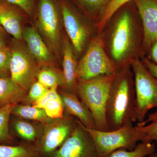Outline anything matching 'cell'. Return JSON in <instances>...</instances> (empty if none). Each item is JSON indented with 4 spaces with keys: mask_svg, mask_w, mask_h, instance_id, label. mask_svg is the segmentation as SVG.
Segmentation results:
<instances>
[{
    "mask_svg": "<svg viewBox=\"0 0 157 157\" xmlns=\"http://www.w3.org/2000/svg\"><path fill=\"white\" fill-rule=\"evenodd\" d=\"M106 120L108 131L137 121L135 89L128 70L115 74L107 98Z\"/></svg>",
    "mask_w": 157,
    "mask_h": 157,
    "instance_id": "6da1fadb",
    "label": "cell"
},
{
    "mask_svg": "<svg viewBox=\"0 0 157 157\" xmlns=\"http://www.w3.org/2000/svg\"><path fill=\"white\" fill-rule=\"evenodd\" d=\"M115 75H102L86 80H77L76 95L90 110L96 129L100 131H108L106 105Z\"/></svg>",
    "mask_w": 157,
    "mask_h": 157,
    "instance_id": "7a4b0ae2",
    "label": "cell"
},
{
    "mask_svg": "<svg viewBox=\"0 0 157 157\" xmlns=\"http://www.w3.org/2000/svg\"><path fill=\"white\" fill-rule=\"evenodd\" d=\"M82 125L92 138L98 157H107L119 149L133 150L144 138V134L138 131L135 126H134L133 123L127 124L120 128L110 131H101Z\"/></svg>",
    "mask_w": 157,
    "mask_h": 157,
    "instance_id": "3957f363",
    "label": "cell"
},
{
    "mask_svg": "<svg viewBox=\"0 0 157 157\" xmlns=\"http://www.w3.org/2000/svg\"><path fill=\"white\" fill-rule=\"evenodd\" d=\"M62 23L59 3L56 0H39L36 21L37 30L52 53L57 56L62 51Z\"/></svg>",
    "mask_w": 157,
    "mask_h": 157,
    "instance_id": "277c9868",
    "label": "cell"
},
{
    "mask_svg": "<svg viewBox=\"0 0 157 157\" xmlns=\"http://www.w3.org/2000/svg\"><path fill=\"white\" fill-rule=\"evenodd\" d=\"M132 65L135 76L137 119L142 122L150 109L157 108V78L138 59H134Z\"/></svg>",
    "mask_w": 157,
    "mask_h": 157,
    "instance_id": "5b68a950",
    "label": "cell"
},
{
    "mask_svg": "<svg viewBox=\"0 0 157 157\" xmlns=\"http://www.w3.org/2000/svg\"><path fill=\"white\" fill-rule=\"evenodd\" d=\"M21 41L13 39L9 45L11 50L10 77L27 93L36 81L41 67Z\"/></svg>",
    "mask_w": 157,
    "mask_h": 157,
    "instance_id": "8992f818",
    "label": "cell"
},
{
    "mask_svg": "<svg viewBox=\"0 0 157 157\" xmlns=\"http://www.w3.org/2000/svg\"><path fill=\"white\" fill-rule=\"evenodd\" d=\"M117 72L115 64L104 50L101 38L98 37L93 39L78 63V79L86 80L102 75H114Z\"/></svg>",
    "mask_w": 157,
    "mask_h": 157,
    "instance_id": "52a82bcc",
    "label": "cell"
},
{
    "mask_svg": "<svg viewBox=\"0 0 157 157\" xmlns=\"http://www.w3.org/2000/svg\"><path fill=\"white\" fill-rule=\"evenodd\" d=\"M67 113L43 125L42 133L34 144L41 156H50L70 137L77 124V119Z\"/></svg>",
    "mask_w": 157,
    "mask_h": 157,
    "instance_id": "ba28073f",
    "label": "cell"
},
{
    "mask_svg": "<svg viewBox=\"0 0 157 157\" xmlns=\"http://www.w3.org/2000/svg\"><path fill=\"white\" fill-rule=\"evenodd\" d=\"M136 32L131 13L123 11L116 22L110 41V52L116 61H123L135 50Z\"/></svg>",
    "mask_w": 157,
    "mask_h": 157,
    "instance_id": "9c48e42d",
    "label": "cell"
},
{
    "mask_svg": "<svg viewBox=\"0 0 157 157\" xmlns=\"http://www.w3.org/2000/svg\"><path fill=\"white\" fill-rule=\"evenodd\" d=\"M77 121L70 137L49 157H98L92 138L77 119Z\"/></svg>",
    "mask_w": 157,
    "mask_h": 157,
    "instance_id": "30bf717a",
    "label": "cell"
},
{
    "mask_svg": "<svg viewBox=\"0 0 157 157\" xmlns=\"http://www.w3.org/2000/svg\"><path fill=\"white\" fill-rule=\"evenodd\" d=\"M63 22L73 45L75 53L83 50L89 37V31L80 15L75 9L65 0L59 1Z\"/></svg>",
    "mask_w": 157,
    "mask_h": 157,
    "instance_id": "8fae6325",
    "label": "cell"
},
{
    "mask_svg": "<svg viewBox=\"0 0 157 157\" xmlns=\"http://www.w3.org/2000/svg\"><path fill=\"white\" fill-rule=\"evenodd\" d=\"M142 22L143 45L149 50L157 40V0H134Z\"/></svg>",
    "mask_w": 157,
    "mask_h": 157,
    "instance_id": "7c38bea8",
    "label": "cell"
},
{
    "mask_svg": "<svg viewBox=\"0 0 157 157\" xmlns=\"http://www.w3.org/2000/svg\"><path fill=\"white\" fill-rule=\"evenodd\" d=\"M22 37L30 53L40 67L54 66L55 60L52 52L36 29L32 26L26 28L23 31Z\"/></svg>",
    "mask_w": 157,
    "mask_h": 157,
    "instance_id": "4fadbf2b",
    "label": "cell"
},
{
    "mask_svg": "<svg viewBox=\"0 0 157 157\" xmlns=\"http://www.w3.org/2000/svg\"><path fill=\"white\" fill-rule=\"evenodd\" d=\"M59 94L67 113L76 117L86 128L96 129L91 113L76 94L66 90Z\"/></svg>",
    "mask_w": 157,
    "mask_h": 157,
    "instance_id": "5bb4252c",
    "label": "cell"
},
{
    "mask_svg": "<svg viewBox=\"0 0 157 157\" xmlns=\"http://www.w3.org/2000/svg\"><path fill=\"white\" fill-rule=\"evenodd\" d=\"M22 17L15 6L0 0V26L16 40L22 41Z\"/></svg>",
    "mask_w": 157,
    "mask_h": 157,
    "instance_id": "9a60e30c",
    "label": "cell"
},
{
    "mask_svg": "<svg viewBox=\"0 0 157 157\" xmlns=\"http://www.w3.org/2000/svg\"><path fill=\"white\" fill-rule=\"evenodd\" d=\"M63 72L66 82L65 90L76 94L77 80V66L75 52L71 42L67 37L63 39L62 44Z\"/></svg>",
    "mask_w": 157,
    "mask_h": 157,
    "instance_id": "2e32d148",
    "label": "cell"
},
{
    "mask_svg": "<svg viewBox=\"0 0 157 157\" xmlns=\"http://www.w3.org/2000/svg\"><path fill=\"white\" fill-rule=\"evenodd\" d=\"M26 94L10 76L0 78V108L23 102Z\"/></svg>",
    "mask_w": 157,
    "mask_h": 157,
    "instance_id": "e0dca14e",
    "label": "cell"
},
{
    "mask_svg": "<svg viewBox=\"0 0 157 157\" xmlns=\"http://www.w3.org/2000/svg\"><path fill=\"white\" fill-rule=\"evenodd\" d=\"M12 124L17 135L28 143L34 144L41 135L44 124H37L19 118L12 121Z\"/></svg>",
    "mask_w": 157,
    "mask_h": 157,
    "instance_id": "ac0fdd59",
    "label": "cell"
},
{
    "mask_svg": "<svg viewBox=\"0 0 157 157\" xmlns=\"http://www.w3.org/2000/svg\"><path fill=\"white\" fill-rule=\"evenodd\" d=\"M11 114L20 118L34 121L44 124L49 123L53 120L46 115L44 109L28 104H18L14 105Z\"/></svg>",
    "mask_w": 157,
    "mask_h": 157,
    "instance_id": "d6986e66",
    "label": "cell"
},
{
    "mask_svg": "<svg viewBox=\"0 0 157 157\" xmlns=\"http://www.w3.org/2000/svg\"><path fill=\"white\" fill-rule=\"evenodd\" d=\"M37 81L48 88L55 86L66 87V82L63 70L55 66L41 67L37 78Z\"/></svg>",
    "mask_w": 157,
    "mask_h": 157,
    "instance_id": "ffe728a7",
    "label": "cell"
},
{
    "mask_svg": "<svg viewBox=\"0 0 157 157\" xmlns=\"http://www.w3.org/2000/svg\"><path fill=\"white\" fill-rule=\"evenodd\" d=\"M0 157H42L33 144L17 145L0 144Z\"/></svg>",
    "mask_w": 157,
    "mask_h": 157,
    "instance_id": "44dd1931",
    "label": "cell"
},
{
    "mask_svg": "<svg viewBox=\"0 0 157 157\" xmlns=\"http://www.w3.org/2000/svg\"><path fill=\"white\" fill-rule=\"evenodd\" d=\"M156 144L154 142H140L133 150L119 149L113 152L107 157H145L156 151Z\"/></svg>",
    "mask_w": 157,
    "mask_h": 157,
    "instance_id": "7402d4cb",
    "label": "cell"
},
{
    "mask_svg": "<svg viewBox=\"0 0 157 157\" xmlns=\"http://www.w3.org/2000/svg\"><path fill=\"white\" fill-rule=\"evenodd\" d=\"M16 104H9L0 108V144L14 145L15 139L9 132V124L12 108Z\"/></svg>",
    "mask_w": 157,
    "mask_h": 157,
    "instance_id": "603a6c76",
    "label": "cell"
},
{
    "mask_svg": "<svg viewBox=\"0 0 157 157\" xmlns=\"http://www.w3.org/2000/svg\"><path fill=\"white\" fill-rule=\"evenodd\" d=\"M135 127L144 135L142 142H154L157 145V109L148 114L147 119L137 123Z\"/></svg>",
    "mask_w": 157,
    "mask_h": 157,
    "instance_id": "cb8c5ba5",
    "label": "cell"
},
{
    "mask_svg": "<svg viewBox=\"0 0 157 157\" xmlns=\"http://www.w3.org/2000/svg\"><path fill=\"white\" fill-rule=\"evenodd\" d=\"M43 109L46 115L52 119L61 118L65 115V108L61 97L47 101Z\"/></svg>",
    "mask_w": 157,
    "mask_h": 157,
    "instance_id": "d4e9b609",
    "label": "cell"
},
{
    "mask_svg": "<svg viewBox=\"0 0 157 157\" xmlns=\"http://www.w3.org/2000/svg\"><path fill=\"white\" fill-rule=\"evenodd\" d=\"M85 11L90 14L104 11L112 0H75Z\"/></svg>",
    "mask_w": 157,
    "mask_h": 157,
    "instance_id": "484cf974",
    "label": "cell"
},
{
    "mask_svg": "<svg viewBox=\"0 0 157 157\" xmlns=\"http://www.w3.org/2000/svg\"><path fill=\"white\" fill-rule=\"evenodd\" d=\"M48 89L36 80L31 86L22 103L25 104L33 105L42 98Z\"/></svg>",
    "mask_w": 157,
    "mask_h": 157,
    "instance_id": "4316f807",
    "label": "cell"
},
{
    "mask_svg": "<svg viewBox=\"0 0 157 157\" xmlns=\"http://www.w3.org/2000/svg\"><path fill=\"white\" fill-rule=\"evenodd\" d=\"M132 1V0H112L102 15L100 22V28L104 27L119 9Z\"/></svg>",
    "mask_w": 157,
    "mask_h": 157,
    "instance_id": "83f0119b",
    "label": "cell"
},
{
    "mask_svg": "<svg viewBox=\"0 0 157 157\" xmlns=\"http://www.w3.org/2000/svg\"><path fill=\"white\" fill-rule=\"evenodd\" d=\"M11 50L9 46L0 49V78L10 77Z\"/></svg>",
    "mask_w": 157,
    "mask_h": 157,
    "instance_id": "f1b7e54d",
    "label": "cell"
},
{
    "mask_svg": "<svg viewBox=\"0 0 157 157\" xmlns=\"http://www.w3.org/2000/svg\"><path fill=\"white\" fill-rule=\"evenodd\" d=\"M12 5L17 6L25 12L31 16L35 9V0H5Z\"/></svg>",
    "mask_w": 157,
    "mask_h": 157,
    "instance_id": "f546056e",
    "label": "cell"
},
{
    "mask_svg": "<svg viewBox=\"0 0 157 157\" xmlns=\"http://www.w3.org/2000/svg\"><path fill=\"white\" fill-rule=\"evenodd\" d=\"M58 87L57 86H55L49 88L45 94L33 105L38 108L43 109L47 101L53 98H60V96L57 90Z\"/></svg>",
    "mask_w": 157,
    "mask_h": 157,
    "instance_id": "4dcf8cb0",
    "label": "cell"
},
{
    "mask_svg": "<svg viewBox=\"0 0 157 157\" xmlns=\"http://www.w3.org/2000/svg\"><path fill=\"white\" fill-rule=\"evenodd\" d=\"M148 51L150 60L157 65V40L152 44Z\"/></svg>",
    "mask_w": 157,
    "mask_h": 157,
    "instance_id": "1f68e13d",
    "label": "cell"
},
{
    "mask_svg": "<svg viewBox=\"0 0 157 157\" xmlns=\"http://www.w3.org/2000/svg\"><path fill=\"white\" fill-rule=\"evenodd\" d=\"M144 64L149 70L151 73L157 78V65L155 64L147 59H144Z\"/></svg>",
    "mask_w": 157,
    "mask_h": 157,
    "instance_id": "d6a6232c",
    "label": "cell"
},
{
    "mask_svg": "<svg viewBox=\"0 0 157 157\" xmlns=\"http://www.w3.org/2000/svg\"><path fill=\"white\" fill-rule=\"evenodd\" d=\"M6 41V32L0 26V49L8 46Z\"/></svg>",
    "mask_w": 157,
    "mask_h": 157,
    "instance_id": "836d02e7",
    "label": "cell"
},
{
    "mask_svg": "<svg viewBox=\"0 0 157 157\" xmlns=\"http://www.w3.org/2000/svg\"><path fill=\"white\" fill-rule=\"evenodd\" d=\"M148 157H157V152H155L154 153L149 155Z\"/></svg>",
    "mask_w": 157,
    "mask_h": 157,
    "instance_id": "e575fe53",
    "label": "cell"
},
{
    "mask_svg": "<svg viewBox=\"0 0 157 157\" xmlns=\"http://www.w3.org/2000/svg\"><path fill=\"white\" fill-rule=\"evenodd\" d=\"M148 157V156H147V157Z\"/></svg>",
    "mask_w": 157,
    "mask_h": 157,
    "instance_id": "d590c367",
    "label": "cell"
}]
</instances>
